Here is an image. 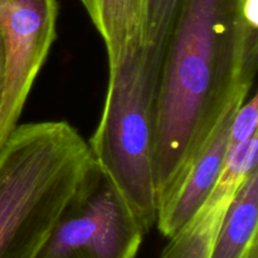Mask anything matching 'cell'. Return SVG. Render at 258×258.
I'll return each mask as SVG.
<instances>
[{"label":"cell","mask_w":258,"mask_h":258,"mask_svg":"<svg viewBox=\"0 0 258 258\" xmlns=\"http://www.w3.org/2000/svg\"><path fill=\"white\" fill-rule=\"evenodd\" d=\"M107 53L108 73L145 45L150 0H80Z\"/></svg>","instance_id":"8"},{"label":"cell","mask_w":258,"mask_h":258,"mask_svg":"<svg viewBox=\"0 0 258 258\" xmlns=\"http://www.w3.org/2000/svg\"><path fill=\"white\" fill-rule=\"evenodd\" d=\"M258 168V135L228 150L223 170L201 208L169 239L160 258H209L227 211L241 184Z\"/></svg>","instance_id":"6"},{"label":"cell","mask_w":258,"mask_h":258,"mask_svg":"<svg viewBox=\"0 0 258 258\" xmlns=\"http://www.w3.org/2000/svg\"><path fill=\"white\" fill-rule=\"evenodd\" d=\"M57 0H0L5 80L0 103V149L18 126L34 81L57 37Z\"/></svg>","instance_id":"5"},{"label":"cell","mask_w":258,"mask_h":258,"mask_svg":"<svg viewBox=\"0 0 258 258\" xmlns=\"http://www.w3.org/2000/svg\"><path fill=\"white\" fill-rule=\"evenodd\" d=\"M92 160L66 121L18 125L0 149V258H37Z\"/></svg>","instance_id":"2"},{"label":"cell","mask_w":258,"mask_h":258,"mask_svg":"<svg viewBox=\"0 0 258 258\" xmlns=\"http://www.w3.org/2000/svg\"><path fill=\"white\" fill-rule=\"evenodd\" d=\"M258 96L254 92L247 97L234 115L229 134V148L239 145L258 135Z\"/></svg>","instance_id":"11"},{"label":"cell","mask_w":258,"mask_h":258,"mask_svg":"<svg viewBox=\"0 0 258 258\" xmlns=\"http://www.w3.org/2000/svg\"><path fill=\"white\" fill-rule=\"evenodd\" d=\"M258 68V19L244 0H181L159 76L155 105L158 208Z\"/></svg>","instance_id":"1"},{"label":"cell","mask_w":258,"mask_h":258,"mask_svg":"<svg viewBox=\"0 0 258 258\" xmlns=\"http://www.w3.org/2000/svg\"><path fill=\"white\" fill-rule=\"evenodd\" d=\"M4 80H5V50H4V42H3L2 33H0V103H2L3 90H4Z\"/></svg>","instance_id":"12"},{"label":"cell","mask_w":258,"mask_h":258,"mask_svg":"<svg viewBox=\"0 0 258 258\" xmlns=\"http://www.w3.org/2000/svg\"><path fill=\"white\" fill-rule=\"evenodd\" d=\"M209 258H258V168L232 199Z\"/></svg>","instance_id":"9"},{"label":"cell","mask_w":258,"mask_h":258,"mask_svg":"<svg viewBox=\"0 0 258 258\" xmlns=\"http://www.w3.org/2000/svg\"><path fill=\"white\" fill-rule=\"evenodd\" d=\"M164 52L143 45L108 73L102 115L88 141L95 163L110 176L146 233L158 217L154 144Z\"/></svg>","instance_id":"3"},{"label":"cell","mask_w":258,"mask_h":258,"mask_svg":"<svg viewBox=\"0 0 258 258\" xmlns=\"http://www.w3.org/2000/svg\"><path fill=\"white\" fill-rule=\"evenodd\" d=\"M181 0H150L145 45L165 49Z\"/></svg>","instance_id":"10"},{"label":"cell","mask_w":258,"mask_h":258,"mask_svg":"<svg viewBox=\"0 0 258 258\" xmlns=\"http://www.w3.org/2000/svg\"><path fill=\"white\" fill-rule=\"evenodd\" d=\"M145 234L92 159L37 258H136Z\"/></svg>","instance_id":"4"},{"label":"cell","mask_w":258,"mask_h":258,"mask_svg":"<svg viewBox=\"0 0 258 258\" xmlns=\"http://www.w3.org/2000/svg\"><path fill=\"white\" fill-rule=\"evenodd\" d=\"M244 102V101H243ZM243 102L232 106L158 208L155 226L166 238L176 233L207 199L226 163L232 121Z\"/></svg>","instance_id":"7"}]
</instances>
